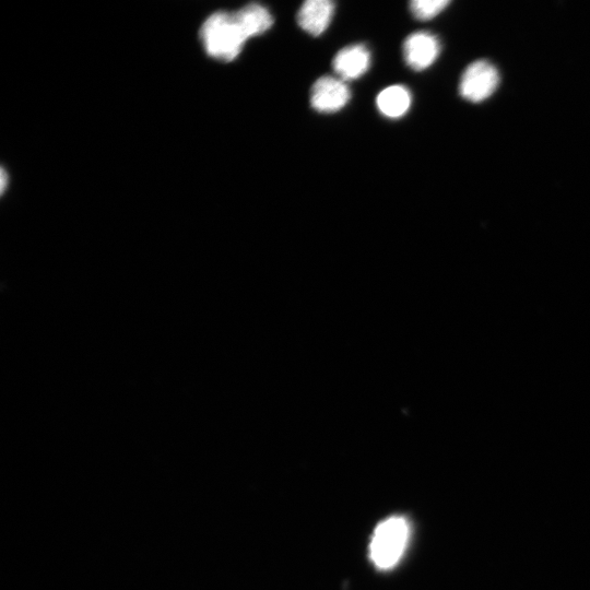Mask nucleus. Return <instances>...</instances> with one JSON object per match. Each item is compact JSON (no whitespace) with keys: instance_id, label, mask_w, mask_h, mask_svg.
Listing matches in <instances>:
<instances>
[{"instance_id":"1","label":"nucleus","mask_w":590,"mask_h":590,"mask_svg":"<svg viewBox=\"0 0 590 590\" xmlns=\"http://www.w3.org/2000/svg\"><path fill=\"white\" fill-rule=\"evenodd\" d=\"M208 55L223 62H232L238 57L247 41L244 31L236 20L234 13H216L211 15L200 32Z\"/></svg>"},{"instance_id":"2","label":"nucleus","mask_w":590,"mask_h":590,"mask_svg":"<svg viewBox=\"0 0 590 590\" xmlns=\"http://www.w3.org/2000/svg\"><path fill=\"white\" fill-rule=\"evenodd\" d=\"M410 525L403 516H392L374 530L371 545L370 559L375 568L387 571L395 568L409 544Z\"/></svg>"},{"instance_id":"3","label":"nucleus","mask_w":590,"mask_h":590,"mask_svg":"<svg viewBox=\"0 0 590 590\" xmlns=\"http://www.w3.org/2000/svg\"><path fill=\"white\" fill-rule=\"evenodd\" d=\"M500 85L498 69L487 61L470 64L460 79L459 93L471 103H480L492 97Z\"/></svg>"},{"instance_id":"4","label":"nucleus","mask_w":590,"mask_h":590,"mask_svg":"<svg viewBox=\"0 0 590 590\" xmlns=\"http://www.w3.org/2000/svg\"><path fill=\"white\" fill-rule=\"evenodd\" d=\"M351 92L344 80L325 76L318 79L311 91L312 108L320 113H336L344 109Z\"/></svg>"},{"instance_id":"5","label":"nucleus","mask_w":590,"mask_h":590,"mask_svg":"<svg viewBox=\"0 0 590 590\" xmlns=\"http://www.w3.org/2000/svg\"><path fill=\"white\" fill-rule=\"evenodd\" d=\"M440 53L439 39L429 32L412 33L404 43L405 62L416 72H422L431 67Z\"/></svg>"},{"instance_id":"6","label":"nucleus","mask_w":590,"mask_h":590,"mask_svg":"<svg viewBox=\"0 0 590 590\" xmlns=\"http://www.w3.org/2000/svg\"><path fill=\"white\" fill-rule=\"evenodd\" d=\"M371 53L367 46L354 44L345 47L334 58L333 67L341 80L359 79L368 73Z\"/></svg>"},{"instance_id":"7","label":"nucleus","mask_w":590,"mask_h":590,"mask_svg":"<svg viewBox=\"0 0 590 590\" xmlns=\"http://www.w3.org/2000/svg\"><path fill=\"white\" fill-rule=\"evenodd\" d=\"M334 13L335 5L329 0H308L299 10L298 23L305 32L318 37L327 30Z\"/></svg>"},{"instance_id":"8","label":"nucleus","mask_w":590,"mask_h":590,"mask_svg":"<svg viewBox=\"0 0 590 590\" xmlns=\"http://www.w3.org/2000/svg\"><path fill=\"white\" fill-rule=\"evenodd\" d=\"M234 16L249 40L267 32L274 25V17L266 7L259 4L247 5L236 11Z\"/></svg>"},{"instance_id":"9","label":"nucleus","mask_w":590,"mask_h":590,"mask_svg":"<svg viewBox=\"0 0 590 590\" xmlns=\"http://www.w3.org/2000/svg\"><path fill=\"white\" fill-rule=\"evenodd\" d=\"M411 101V93L406 87L392 86L379 94L376 104L384 116L397 120L409 111Z\"/></svg>"},{"instance_id":"10","label":"nucleus","mask_w":590,"mask_h":590,"mask_svg":"<svg viewBox=\"0 0 590 590\" xmlns=\"http://www.w3.org/2000/svg\"><path fill=\"white\" fill-rule=\"evenodd\" d=\"M450 4V0H415L410 3V9L417 19L431 20L438 17Z\"/></svg>"},{"instance_id":"11","label":"nucleus","mask_w":590,"mask_h":590,"mask_svg":"<svg viewBox=\"0 0 590 590\" xmlns=\"http://www.w3.org/2000/svg\"><path fill=\"white\" fill-rule=\"evenodd\" d=\"M6 177H7V175H6L5 171L3 170L2 171V192L3 193L5 192V188H6Z\"/></svg>"}]
</instances>
